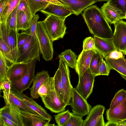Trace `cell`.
<instances>
[{"mask_svg": "<svg viewBox=\"0 0 126 126\" xmlns=\"http://www.w3.org/2000/svg\"></svg>", "mask_w": 126, "mask_h": 126, "instance_id": "54", "label": "cell"}, {"mask_svg": "<svg viewBox=\"0 0 126 126\" xmlns=\"http://www.w3.org/2000/svg\"><path fill=\"white\" fill-rule=\"evenodd\" d=\"M13 0H1L0 3V16L6 8L9 6Z\"/></svg>", "mask_w": 126, "mask_h": 126, "instance_id": "48", "label": "cell"}, {"mask_svg": "<svg viewBox=\"0 0 126 126\" xmlns=\"http://www.w3.org/2000/svg\"><path fill=\"white\" fill-rule=\"evenodd\" d=\"M109 1L111 4L121 10L123 16L125 17L126 14V0H109Z\"/></svg>", "mask_w": 126, "mask_h": 126, "instance_id": "44", "label": "cell"}, {"mask_svg": "<svg viewBox=\"0 0 126 126\" xmlns=\"http://www.w3.org/2000/svg\"><path fill=\"white\" fill-rule=\"evenodd\" d=\"M105 115L108 121L117 123L126 121V96L115 107L112 109L107 110Z\"/></svg>", "mask_w": 126, "mask_h": 126, "instance_id": "16", "label": "cell"}, {"mask_svg": "<svg viewBox=\"0 0 126 126\" xmlns=\"http://www.w3.org/2000/svg\"><path fill=\"white\" fill-rule=\"evenodd\" d=\"M126 96V90L124 89L119 90L116 93L111 101L109 109H112L120 103Z\"/></svg>", "mask_w": 126, "mask_h": 126, "instance_id": "37", "label": "cell"}, {"mask_svg": "<svg viewBox=\"0 0 126 126\" xmlns=\"http://www.w3.org/2000/svg\"><path fill=\"white\" fill-rule=\"evenodd\" d=\"M69 105L71 106L74 114L82 117L88 115L92 108L87 100L78 92L75 88L73 87Z\"/></svg>", "mask_w": 126, "mask_h": 126, "instance_id": "6", "label": "cell"}, {"mask_svg": "<svg viewBox=\"0 0 126 126\" xmlns=\"http://www.w3.org/2000/svg\"><path fill=\"white\" fill-rule=\"evenodd\" d=\"M111 69L108 63L103 59L99 67L98 75L108 76Z\"/></svg>", "mask_w": 126, "mask_h": 126, "instance_id": "43", "label": "cell"}, {"mask_svg": "<svg viewBox=\"0 0 126 126\" xmlns=\"http://www.w3.org/2000/svg\"><path fill=\"white\" fill-rule=\"evenodd\" d=\"M42 21L47 33L52 42L63 37L67 28L64 20L57 16L50 15L47 16Z\"/></svg>", "mask_w": 126, "mask_h": 126, "instance_id": "2", "label": "cell"}, {"mask_svg": "<svg viewBox=\"0 0 126 126\" xmlns=\"http://www.w3.org/2000/svg\"><path fill=\"white\" fill-rule=\"evenodd\" d=\"M113 24L115 30L112 37L113 43L118 51L126 55V22L121 19Z\"/></svg>", "mask_w": 126, "mask_h": 126, "instance_id": "8", "label": "cell"}, {"mask_svg": "<svg viewBox=\"0 0 126 126\" xmlns=\"http://www.w3.org/2000/svg\"><path fill=\"white\" fill-rule=\"evenodd\" d=\"M95 49L105 59L111 52L117 50L113 43L112 37L103 38L94 36Z\"/></svg>", "mask_w": 126, "mask_h": 126, "instance_id": "15", "label": "cell"}, {"mask_svg": "<svg viewBox=\"0 0 126 126\" xmlns=\"http://www.w3.org/2000/svg\"><path fill=\"white\" fill-rule=\"evenodd\" d=\"M125 57L117 60L105 58V61L108 63L112 69L117 71L121 77L126 80V65L125 61Z\"/></svg>", "mask_w": 126, "mask_h": 126, "instance_id": "25", "label": "cell"}, {"mask_svg": "<svg viewBox=\"0 0 126 126\" xmlns=\"http://www.w3.org/2000/svg\"><path fill=\"white\" fill-rule=\"evenodd\" d=\"M21 110L10 103L5 104L0 109V115L9 119L19 126H24L20 114Z\"/></svg>", "mask_w": 126, "mask_h": 126, "instance_id": "19", "label": "cell"}, {"mask_svg": "<svg viewBox=\"0 0 126 126\" xmlns=\"http://www.w3.org/2000/svg\"><path fill=\"white\" fill-rule=\"evenodd\" d=\"M95 48L93 38L91 37H89L85 39L83 42V50L88 51L95 49Z\"/></svg>", "mask_w": 126, "mask_h": 126, "instance_id": "42", "label": "cell"}, {"mask_svg": "<svg viewBox=\"0 0 126 126\" xmlns=\"http://www.w3.org/2000/svg\"><path fill=\"white\" fill-rule=\"evenodd\" d=\"M125 62L126 65V58H125Z\"/></svg>", "mask_w": 126, "mask_h": 126, "instance_id": "53", "label": "cell"}, {"mask_svg": "<svg viewBox=\"0 0 126 126\" xmlns=\"http://www.w3.org/2000/svg\"><path fill=\"white\" fill-rule=\"evenodd\" d=\"M0 51L8 62L12 64L15 63L12 54L9 48L3 40L0 37Z\"/></svg>", "mask_w": 126, "mask_h": 126, "instance_id": "35", "label": "cell"}, {"mask_svg": "<svg viewBox=\"0 0 126 126\" xmlns=\"http://www.w3.org/2000/svg\"><path fill=\"white\" fill-rule=\"evenodd\" d=\"M54 89L53 77H49L45 81L38 91L40 96L47 94L51 90Z\"/></svg>", "mask_w": 126, "mask_h": 126, "instance_id": "33", "label": "cell"}, {"mask_svg": "<svg viewBox=\"0 0 126 126\" xmlns=\"http://www.w3.org/2000/svg\"><path fill=\"white\" fill-rule=\"evenodd\" d=\"M27 97L22 93L11 90L9 97V102L21 110L33 113H37L23 102V100Z\"/></svg>", "mask_w": 126, "mask_h": 126, "instance_id": "24", "label": "cell"}, {"mask_svg": "<svg viewBox=\"0 0 126 126\" xmlns=\"http://www.w3.org/2000/svg\"><path fill=\"white\" fill-rule=\"evenodd\" d=\"M123 54L122 52L117 50H115L111 52L106 57H108L110 59L117 60L122 58L123 56Z\"/></svg>", "mask_w": 126, "mask_h": 126, "instance_id": "46", "label": "cell"}, {"mask_svg": "<svg viewBox=\"0 0 126 126\" xmlns=\"http://www.w3.org/2000/svg\"><path fill=\"white\" fill-rule=\"evenodd\" d=\"M50 77L48 71L44 70L37 72L35 75L32 85L30 88V95L32 98L37 99L40 97L38 93V90Z\"/></svg>", "mask_w": 126, "mask_h": 126, "instance_id": "22", "label": "cell"}, {"mask_svg": "<svg viewBox=\"0 0 126 126\" xmlns=\"http://www.w3.org/2000/svg\"><path fill=\"white\" fill-rule=\"evenodd\" d=\"M118 123V126H126V121H123Z\"/></svg>", "mask_w": 126, "mask_h": 126, "instance_id": "51", "label": "cell"}, {"mask_svg": "<svg viewBox=\"0 0 126 126\" xmlns=\"http://www.w3.org/2000/svg\"><path fill=\"white\" fill-rule=\"evenodd\" d=\"M95 0L96 2H101L103 1H107L109 0Z\"/></svg>", "mask_w": 126, "mask_h": 126, "instance_id": "52", "label": "cell"}, {"mask_svg": "<svg viewBox=\"0 0 126 126\" xmlns=\"http://www.w3.org/2000/svg\"><path fill=\"white\" fill-rule=\"evenodd\" d=\"M31 63H16L10 65L7 72V77L10 81H16L21 78L27 73Z\"/></svg>", "mask_w": 126, "mask_h": 126, "instance_id": "17", "label": "cell"}, {"mask_svg": "<svg viewBox=\"0 0 126 126\" xmlns=\"http://www.w3.org/2000/svg\"><path fill=\"white\" fill-rule=\"evenodd\" d=\"M96 77L92 73L89 68L82 75L79 76L78 83L75 88L87 100L93 92Z\"/></svg>", "mask_w": 126, "mask_h": 126, "instance_id": "7", "label": "cell"}, {"mask_svg": "<svg viewBox=\"0 0 126 126\" xmlns=\"http://www.w3.org/2000/svg\"><path fill=\"white\" fill-rule=\"evenodd\" d=\"M72 113L70 112L67 109L54 115L55 119L57 126H64Z\"/></svg>", "mask_w": 126, "mask_h": 126, "instance_id": "34", "label": "cell"}, {"mask_svg": "<svg viewBox=\"0 0 126 126\" xmlns=\"http://www.w3.org/2000/svg\"><path fill=\"white\" fill-rule=\"evenodd\" d=\"M33 17L29 6L24 11L17 13L16 23L17 30L27 31L29 28L31 21Z\"/></svg>", "mask_w": 126, "mask_h": 126, "instance_id": "23", "label": "cell"}, {"mask_svg": "<svg viewBox=\"0 0 126 126\" xmlns=\"http://www.w3.org/2000/svg\"><path fill=\"white\" fill-rule=\"evenodd\" d=\"M36 60L32 61L26 74L20 79L11 82V90L20 93L29 89L35 76Z\"/></svg>", "mask_w": 126, "mask_h": 126, "instance_id": "9", "label": "cell"}, {"mask_svg": "<svg viewBox=\"0 0 126 126\" xmlns=\"http://www.w3.org/2000/svg\"><path fill=\"white\" fill-rule=\"evenodd\" d=\"M59 57L68 66L75 69L77 60V56L71 49H67L62 52L59 55Z\"/></svg>", "mask_w": 126, "mask_h": 126, "instance_id": "27", "label": "cell"}, {"mask_svg": "<svg viewBox=\"0 0 126 126\" xmlns=\"http://www.w3.org/2000/svg\"><path fill=\"white\" fill-rule=\"evenodd\" d=\"M104 57L95 49L92 58L89 68L92 73L96 76H98L100 66Z\"/></svg>", "mask_w": 126, "mask_h": 126, "instance_id": "28", "label": "cell"}, {"mask_svg": "<svg viewBox=\"0 0 126 126\" xmlns=\"http://www.w3.org/2000/svg\"><path fill=\"white\" fill-rule=\"evenodd\" d=\"M17 14V10L16 8L8 17L6 24L10 27L17 30L16 23Z\"/></svg>", "mask_w": 126, "mask_h": 126, "instance_id": "39", "label": "cell"}, {"mask_svg": "<svg viewBox=\"0 0 126 126\" xmlns=\"http://www.w3.org/2000/svg\"><path fill=\"white\" fill-rule=\"evenodd\" d=\"M71 10L73 14L78 16L82 11L96 2L94 0H59Z\"/></svg>", "mask_w": 126, "mask_h": 126, "instance_id": "18", "label": "cell"}, {"mask_svg": "<svg viewBox=\"0 0 126 126\" xmlns=\"http://www.w3.org/2000/svg\"><path fill=\"white\" fill-rule=\"evenodd\" d=\"M21 0H13L4 10L0 16V23L6 24L7 19Z\"/></svg>", "mask_w": 126, "mask_h": 126, "instance_id": "31", "label": "cell"}, {"mask_svg": "<svg viewBox=\"0 0 126 126\" xmlns=\"http://www.w3.org/2000/svg\"><path fill=\"white\" fill-rule=\"evenodd\" d=\"M0 24V37L3 40L10 49L15 63L19 53L17 44L18 31L10 27L6 24Z\"/></svg>", "mask_w": 126, "mask_h": 126, "instance_id": "5", "label": "cell"}, {"mask_svg": "<svg viewBox=\"0 0 126 126\" xmlns=\"http://www.w3.org/2000/svg\"><path fill=\"white\" fill-rule=\"evenodd\" d=\"M40 97L45 107L52 112L58 113L65 110L67 105L58 97L54 89L47 95Z\"/></svg>", "mask_w": 126, "mask_h": 126, "instance_id": "10", "label": "cell"}, {"mask_svg": "<svg viewBox=\"0 0 126 126\" xmlns=\"http://www.w3.org/2000/svg\"><path fill=\"white\" fill-rule=\"evenodd\" d=\"M49 3L58 5H64L59 0H43Z\"/></svg>", "mask_w": 126, "mask_h": 126, "instance_id": "49", "label": "cell"}, {"mask_svg": "<svg viewBox=\"0 0 126 126\" xmlns=\"http://www.w3.org/2000/svg\"><path fill=\"white\" fill-rule=\"evenodd\" d=\"M40 11L46 15H53L64 21L68 16L73 14L72 11L64 5L50 3Z\"/></svg>", "mask_w": 126, "mask_h": 126, "instance_id": "20", "label": "cell"}, {"mask_svg": "<svg viewBox=\"0 0 126 126\" xmlns=\"http://www.w3.org/2000/svg\"><path fill=\"white\" fill-rule=\"evenodd\" d=\"M54 89L58 97L64 100V92L62 79L61 71L58 68L53 77Z\"/></svg>", "mask_w": 126, "mask_h": 126, "instance_id": "29", "label": "cell"}, {"mask_svg": "<svg viewBox=\"0 0 126 126\" xmlns=\"http://www.w3.org/2000/svg\"><path fill=\"white\" fill-rule=\"evenodd\" d=\"M82 15L90 32L94 36L103 38L113 37V32L109 23L97 6L89 7L84 10Z\"/></svg>", "mask_w": 126, "mask_h": 126, "instance_id": "1", "label": "cell"}, {"mask_svg": "<svg viewBox=\"0 0 126 126\" xmlns=\"http://www.w3.org/2000/svg\"><path fill=\"white\" fill-rule=\"evenodd\" d=\"M30 34L26 32H22L18 33L17 38V44L19 50L29 39Z\"/></svg>", "mask_w": 126, "mask_h": 126, "instance_id": "41", "label": "cell"}, {"mask_svg": "<svg viewBox=\"0 0 126 126\" xmlns=\"http://www.w3.org/2000/svg\"><path fill=\"white\" fill-rule=\"evenodd\" d=\"M105 110V107L100 104L92 108L82 126H105L103 115Z\"/></svg>", "mask_w": 126, "mask_h": 126, "instance_id": "11", "label": "cell"}, {"mask_svg": "<svg viewBox=\"0 0 126 126\" xmlns=\"http://www.w3.org/2000/svg\"><path fill=\"white\" fill-rule=\"evenodd\" d=\"M100 9L109 23L113 24L118 21L125 19L122 11L109 1L104 3Z\"/></svg>", "mask_w": 126, "mask_h": 126, "instance_id": "14", "label": "cell"}, {"mask_svg": "<svg viewBox=\"0 0 126 126\" xmlns=\"http://www.w3.org/2000/svg\"><path fill=\"white\" fill-rule=\"evenodd\" d=\"M33 16L38 11L43 10L49 3L43 0H26Z\"/></svg>", "mask_w": 126, "mask_h": 126, "instance_id": "30", "label": "cell"}, {"mask_svg": "<svg viewBox=\"0 0 126 126\" xmlns=\"http://www.w3.org/2000/svg\"><path fill=\"white\" fill-rule=\"evenodd\" d=\"M29 6L26 0H21L16 7L17 13L21 11L26 10Z\"/></svg>", "mask_w": 126, "mask_h": 126, "instance_id": "47", "label": "cell"}, {"mask_svg": "<svg viewBox=\"0 0 126 126\" xmlns=\"http://www.w3.org/2000/svg\"><path fill=\"white\" fill-rule=\"evenodd\" d=\"M23 102L37 114L51 121V116L43 108L38 104L32 98L28 96L22 100Z\"/></svg>", "mask_w": 126, "mask_h": 126, "instance_id": "26", "label": "cell"}, {"mask_svg": "<svg viewBox=\"0 0 126 126\" xmlns=\"http://www.w3.org/2000/svg\"><path fill=\"white\" fill-rule=\"evenodd\" d=\"M20 114L24 126H48L50 121L38 114L21 110Z\"/></svg>", "mask_w": 126, "mask_h": 126, "instance_id": "13", "label": "cell"}, {"mask_svg": "<svg viewBox=\"0 0 126 126\" xmlns=\"http://www.w3.org/2000/svg\"><path fill=\"white\" fill-rule=\"evenodd\" d=\"M36 35L40 52L43 58L46 61L51 60L54 52L53 42L47 33L42 21H39L37 23Z\"/></svg>", "mask_w": 126, "mask_h": 126, "instance_id": "3", "label": "cell"}, {"mask_svg": "<svg viewBox=\"0 0 126 126\" xmlns=\"http://www.w3.org/2000/svg\"><path fill=\"white\" fill-rule=\"evenodd\" d=\"M0 126H19L9 119L0 115Z\"/></svg>", "mask_w": 126, "mask_h": 126, "instance_id": "45", "label": "cell"}, {"mask_svg": "<svg viewBox=\"0 0 126 126\" xmlns=\"http://www.w3.org/2000/svg\"><path fill=\"white\" fill-rule=\"evenodd\" d=\"M8 62L2 54L0 51V83L9 79L7 76V72L9 67Z\"/></svg>", "mask_w": 126, "mask_h": 126, "instance_id": "32", "label": "cell"}, {"mask_svg": "<svg viewBox=\"0 0 126 126\" xmlns=\"http://www.w3.org/2000/svg\"><path fill=\"white\" fill-rule=\"evenodd\" d=\"M39 18V15L36 14L33 16L31 21L28 33L30 35L36 37V30L37 23Z\"/></svg>", "mask_w": 126, "mask_h": 126, "instance_id": "40", "label": "cell"}, {"mask_svg": "<svg viewBox=\"0 0 126 126\" xmlns=\"http://www.w3.org/2000/svg\"><path fill=\"white\" fill-rule=\"evenodd\" d=\"M69 66L64 61L60 59L58 68L61 73V79L64 92L63 101L66 105H69L72 89L73 88L70 80Z\"/></svg>", "mask_w": 126, "mask_h": 126, "instance_id": "12", "label": "cell"}, {"mask_svg": "<svg viewBox=\"0 0 126 126\" xmlns=\"http://www.w3.org/2000/svg\"><path fill=\"white\" fill-rule=\"evenodd\" d=\"M118 125L117 123L112 121H108L105 123V126H118Z\"/></svg>", "mask_w": 126, "mask_h": 126, "instance_id": "50", "label": "cell"}, {"mask_svg": "<svg viewBox=\"0 0 126 126\" xmlns=\"http://www.w3.org/2000/svg\"><path fill=\"white\" fill-rule=\"evenodd\" d=\"M11 82L9 79L0 83V90H2L5 104L10 103L9 97L11 90Z\"/></svg>", "mask_w": 126, "mask_h": 126, "instance_id": "36", "label": "cell"}, {"mask_svg": "<svg viewBox=\"0 0 126 126\" xmlns=\"http://www.w3.org/2000/svg\"><path fill=\"white\" fill-rule=\"evenodd\" d=\"M40 52L37 38L30 35L19 50V56L16 63H28L35 60L40 61Z\"/></svg>", "mask_w": 126, "mask_h": 126, "instance_id": "4", "label": "cell"}, {"mask_svg": "<svg viewBox=\"0 0 126 126\" xmlns=\"http://www.w3.org/2000/svg\"><path fill=\"white\" fill-rule=\"evenodd\" d=\"M94 50L88 51L83 50L79 55L75 69L79 76L82 75L89 68Z\"/></svg>", "mask_w": 126, "mask_h": 126, "instance_id": "21", "label": "cell"}, {"mask_svg": "<svg viewBox=\"0 0 126 126\" xmlns=\"http://www.w3.org/2000/svg\"><path fill=\"white\" fill-rule=\"evenodd\" d=\"M83 121L82 117L73 113L64 126H82Z\"/></svg>", "mask_w": 126, "mask_h": 126, "instance_id": "38", "label": "cell"}]
</instances>
